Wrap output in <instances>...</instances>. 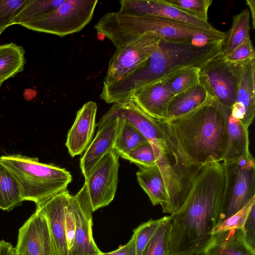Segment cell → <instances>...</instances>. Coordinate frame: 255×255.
Returning <instances> with one entry per match:
<instances>
[{"label":"cell","instance_id":"484cf974","mask_svg":"<svg viewBox=\"0 0 255 255\" xmlns=\"http://www.w3.org/2000/svg\"><path fill=\"white\" fill-rule=\"evenodd\" d=\"M250 16L246 8L233 17L231 28L226 33L222 49L224 56L230 53L239 45L250 38Z\"/></svg>","mask_w":255,"mask_h":255},{"label":"cell","instance_id":"ac0fdd59","mask_svg":"<svg viewBox=\"0 0 255 255\" xmlns=\"http://www.w3.org/2000/svg\"><path fill=\"white\" fill-rule=\"evenodd\" d=\"M97 111L96 103L89 101L77 112L65 143L72 157L82 154L91 142L96 125Z\"/></svg>","mask_w":255,"mask_h":255},{"label":"cell","instance_id":"8fae6325","mask_svg":"<svg viewBox=\"0 0 255 255\" xmlns=\"http://www.w3.org/2000/svg\"><path fill=\"white\" fill-rule=\"evenodd\" d=\"M75 230L73 244L69 255H101L93 235L92 210L85 185L69 199Z\"/></svg>","mask_w":255,"mask_h":255},{"label":"cell","instance_id":"e0dca14e","mask_svg":"<svg viewBox=\"0 0 255 255\" xmlns=\"http://www.w3.org/2000/svg\"><path fill=\"white\" fill-rule=\"evenodd\" d=\"M106 115L121 118L138 129L150 142L165 140L158 120L142 111L131 99L114 103Z\"/></svg>","mask_w":255,"mask_h":255},{"label":"cell","instance_id":"5b68a950","mask_svg":"<svg viewBox=\"0 0 255 255\" xmlns=\"http://www.w3.org/2000/svg\"><path fill=\"white\" fill-rule=\"evenodd\" d=\"M0 161L17 180L24 201L35 204L67 189L72 179L65 169L41 163L37 157L9 154L1 156Z\"/></svg>","mask_w":255,"mask_h":255},{"label":"cell","instance_id":"3957f363","mask_svg":"<svg viewBox=\"0 0 255 255\" xmlns=\"http://www.w3.org/2000/svg\"><path fill=\"white\" fill-rule=\"evenodd\" d=\"M224 40L203 47L161 39L158 47L139 68L123 78L103 85L101 98L115 103L131 98L135 91L181 69L201 68L222 52Z\"/></svg>","mask_w":255,"mask_h":255},{"label":"cell","instance_id":"f1b7e54d","mask_svg":"<svg viewBox=\"0 0 255 255\" xmlns=\"http://www.w3.org/2000/svg\"><path fill=\"white\" fill-rule=\"evenodd\" d=\"M65 0H27L15 17L12 24L20 25L47 13Z\"/></svg>","mask_w":255,"mask_h":255},{"label":"cell","instance_id":"1f68e13d","mask_svg":"<svg viewBox=\"0 0 255 255\" xmlns=\"http://www.w3.org/2000/svg\"><path fill=\"white\" fill-rule=\"evenodd\" d=\"M120 156L135 164L138 167H150L156 165L157 160L155 149L149 141Z\"/></svg>","mask_w":255,"mask_h":255},{"label":"cell","instance_id":"603a6c76","mask_svg":"<svg viewBox=\"0 0 255 255\" xmlns=\"http://www.w3.org/2000/svg\"><path fill=\"white\" fill-rule=\"evenodd\" d=\"M136 176L138 183L153 205H160L164 213L168 199L165 185L157 166L139 167Z\"/></svg>","mask_w":255,"mask_h":255},{"label":"cell","instance_id":"2e32d148","mask_svg":"<svg viewBox=\"0 0 255 255\" xmlns=\"http://www.w3.org/2000/svg\"><path fill=\"white\" fill-rule=\"evenodd\" d=\"M120 119L106 114L96 125L98 130L80 159V167L84 177L114 146L118 134Z\"/></svg>","mask_w":255,"mask_h":255},{"label":"cell","instance_id":"44dd1931","mask_svg":"<svg viewBox=\"0 0 255 255\" xmlns=\"http://www.w3.org/2000/svg\"><path fill=\"white\" fill-rule=\"evenodd\" d=\"M206 255H255V250L247 242L242 229H231L214 234L205 251Z\"/></svg>","mask_w":255,"mask_h":255},{"label":"cell","instance_id":"6da1fadb","mask_svg":"<svg viewBox=\"0 0 255 255\" xmlns=\"http://www.w3.org/2000/svg\"><path fill=\"white\" fill-rule=\"evenodd\" d=\"M225 182L222 162L201 167L185 202L170 216L169 255L205 252L222 222Z\"/></svg>","mask_w":255,"mask_h":255},{"label":"cell","instance_id":"ffe728a7","mask_svg":"<svg viewBox=\"0 0 255 255\" xmlns=\"http://www.w3.org/2000/svg\"><path fill=\"white\" fill-rule=\"evenodd\" d=\"M219 104L226 118L227 124V145L222 161L226 163L238 159L250 153L249 128L239 120L232 116L231 108L220 103Z\"/></svg>","mask_w":255,"mask_h":255},{"label":"cell","instance_id":"8992f818","mask_svg":"<svg viewBox=\"0 0 255 255\" xmlns=\"http://www.w3.org/2000/svg\"><path fill=\"white\" fill-rule=\"evenodd\" d=\"M97 0H65L55 9L20 25L63 37L81 30L91 20Z\"/></svg>","mask_w":255,"mask_h":255},{"label":"cell","instance_id":"7bdbcfd3","mask_svg":"<svg viewBox=\"0 0 255 255\" xmlns=\"http://www.w3.org/2000/svg\"><path fill=\"white\" fill-rule=\"evenodd\" d=\"M9 255H20L18 253H17L15 249V248L12 247L11 250L10 251Z\"/></svg>","mask_w":255,"mask_h":255},{"label":"cell","instance_id":"52a82bcc","mask_svg":"<svg viewBox=\"0 0 255 255\" xmlns=\"http://www.w3.org/2000/svg\"><path fill=\"white\" fill-rule=\"evenodd\" d=\"M223 164L226 182L222 222L240 211L255 196V161L251 153Z\"/></svg>","mask_w":255,"mask_h":255},{"label":"cell","instance_id":"30bf717a","mask_svg":"<svg viewBox=\"0 0 255 255\" xmlns=\"http://www.w3.org/2000/svg\"><path fill=\"white\" fill-rule=\"evenodd\" d=\"M161 39L155 33L148 32L117 48L110 60L104 84L116 82L139 68L157 49Z\"/></svg>","mask_w":255,"mask_h":255},{"label":"cell","instance_id":"4dcf8cb0","mask_svg":"<svg viewBox=\"0 0 255 255\" xmlns=\"http://www.w3.org/2000/svg\"><path fill=\"white\" fill-rule=\"evenodd\" d=\"M195 17L208 21V11L212 0H164Z\"/></svg>","mask_w":255,"mask_h":255},{"label":"cell","instance_id":"d6a6232c","mask_svg":"<svg viewBox=\"0 0 255 255\" xmlns=\"http://www.w3.org/2000/svg\"><path fill=\"white\" fill-rule=\"evenodd\" d=\"M162 218L150 219L136 227L133 232L135 234V249L136 255H142L147 243L155 233Z\"/></svg>","mask_w":255,"mask_h":255},{"label":"cell","instance_id":"277c9868","mask_svg":"<svg viewBox=\"0 0 255 255\" xmlns=\"http://www.w3.org/2000/svg\"><path fill=\"white\" fill-rule=\"evenodd\" d=\"M98 33L108 38L116 48L152 32L161 39L190 43L193 35L208 29L176 20L153 15H134L119 11L104 15L94 26Z\"/></svg>","mask_w":255,"mask_h":255},{"label":"cell","instance_id":"d6986e66","mask_svg":"<svg viewBox=\"0 0 255 255\" xmlns=\"http://www.w3.org/2000/svg\"><path fill=\"white\" fill-rule=\"evenodd\" d=\"M173 97L161 79L134 91L130 99L147 115L155 120L163 121L166 119L168 105Z\"/></svg>","mask_w":255,"mask_h":255},{"label":"cell","instance_id":"74e56055","mask_svg":"<svg viewBox=\"0 0 255 255\" xmlns=\"http://www.w3.org/2000/svg\"><path fill=\"white\" fill-rule=\"evenodd\" d=\"M65 223L67 241L69 252L73 244L75 230L74 218L69 201L66 210Z\"/></svg>","mask_w":255,"mask_h":255},{"label":"cell","instance_id":"f546056e","mask_svg":"<svg viewBox=\"0 0 255 255\" xmlns=\"http://www.w3.org/2000/svg\"><path fill=\"white\" fill-rule=\"evenodd\" d=\"M170 216L162 220L145 248L142 255H169Z\"/></svg>","mask_w":255,"mask_h":255},{"label":"cell","instance_id":"e575fe53","mask_svg":"<svg viewBox=\"0 0 255 255\" xmlns=\"http://www.w3.org/2000/svg\"><path fill=\"white\" fill-rule=\"evenodd\" d=\"M255 203V196L253 197L247 204L240 211L223 221L214 230L213 235L221 231L231 229H243L244 224L254 204Z\"/></svg>","mask_w":255,"mask_h":255},{"label":"cell","instance_id":"60d3db41","mask_svg":"<svg viewBox=\"0 0 255 255\" xmlns=\"http://www.w3.org/2000/svg\"><path fill=\"white\" fill-rule=\"evenodd\" d=\"M246 2L251 11L252 28L253 29H254L255 27V1L254 0H247Z\"/></svg>","mask_w":255,"mask_h":255},{"label":"cell","instance_id":"ee69618b","mask_svg":"<svg viewBox=\"0 0 255 255\" xmlns=\"http://www.w3.org/2000/svg\"><path fill=\"white\" fill-rule=\"evenodd\" d=\"M206 255L205 252L201 253H197L194 254H190V255Z\"/></svg>","mask_w":255,"mask_h":255},{"label":"cell","instance_id":"7c38bea8","mask_svg":"<svg viewBox=\"0 0 255 255\" xmlns=\"http://www.w3.org/2000/svg\"><path fill=\"white\" fill-rule=\"evenodd\" d=\"M15 249L20 255H55L47 219L38 211L19 229Z\"/></svg>","mask_w":255,"mask_h":255},{"label":"cell","instance_id":"ba28073f","mask_svg":"<svg viewBox=\"0 0 255 255\" xmlns=\"http://www.w3.org/2000/svg\"><path fill=\"white\" fill-rule=\"evenodd\" d=\"M238 74V64L226 61L222 52L200 69L199 83L212 98L231 108L236 100Z\"/></svg>","mask_w":255,"mask_h":255},{"label":"cell","instance_id":"9a60e30c","mask_svg":"<svg viewBox=\"0 0 255 255\" xmlns=\"http://www.w3.org/2000/svg\"><path fill=\"white\" fill-rule=\"evenodd\" d=\"M235 63L238 66L239 81L231 114L249 128L255 115V59Z\"/></svg>","mask_w":255,"mask_h":255},{"label":"cell","instance_id":"4fadbf2b","mask_svg":"<svg viewBox=\"0 0 255 255\" xmlns=\"http://www.w3.org/2000/svg\"><path fill=\"white\" fill-rule=\"evenodd\" d=\"M71 195L66 189L36 204V209L46 218L55 255H69L65 215Z\"/></svg>","mask_w":255,"mask_h":255},{"label":"cell","instance_id":"cb8c5ba5","mask_svg":"<svg viewBox=\"0 0 255 255\" xmlns=\"http://www.w3.org/2000/svg\"><path fill=\"white\" fill-rule=\"evenodd\" d=\"M24 48L13 42L0 45V89L3 83L24 70Z\"/></svg>","mask_w":255,"mask_h":255},{"label":"cell","instance_id":"f35d334b","mask_svg":"<svg viewBox=\"0 0 255 255\" xmlns=\"http://www.w3.org/2000/svg\"><path fill=\"white\" fill-rule=\"evenodd\" d=\"M101 255H136L135 249V234H133L129 241L118 249L109 253H102Z\"/></svg>","mask_w":255,"mask_h":255},{"label":"cell","instance_id":"83f0119b","mask_svg":"<svg viewBox=\"0 0 255 255\" xmlns=\"http://www.w3.org/2000/svg\"><path fill=\"white\" fill-rule=\"evenodd\" d=\"M200 68L188 67L181 69L162 79L169 91L175 96L199 83Z\"/></svg>","mask_w":255,"mask_h":255},{"label":"cell","instance_id":"d590c367","mask_svg":"<svg viewBox=\"0 0 255 255\" xmlns=\"http://www.w3.org/2000/svg\"><path fill=\"white\" fill-rule=\"evenodd\" d=\"M224 58L226 61L231 63L255 59V51L251 38L237 46Z\"/></svg>","mask_w":255,"mask_h":255},{"label":"cell","instance_id":"836d02e7","mask_svg":"<svg viewBox=\"0 0 255 255\" xmlns=\"http://www.w3.org/2000/svg\"><path fill=\"white\" fill-rule=\"evenodd\" d=\"M27 0H0V35L13 25L15 16Z\"/></svg>","mask_w":255,"mask_h":255},{"label":"cell","instance_id":"7a4b0ae2","mask_svg":"<svg viewBox=\"0 0 255 255\" xmlns=\"http://www.w3.org/2000/svg\"><path fill=\"white\" fill-rule=\"evenodd\" d=\"M158 123L166 143L183 166L199 169L223 161L227 124L219 103L213 98L185 115Z\"/></svg>","mask_w":255,"mask_h":255},{"label":"cell","instance_id":"9c48e42d","mask_svg":"<svg viewBox=\"0 0 255 255\" xmlns=\"http://www.w3.org/2000/svg\"><path fill=\"white\" fill-rule=\"evenodd\" d=\"M119 154L110 150L85 177L84 185L94 212L114 200L118 183Z\"/></svg>","mask_w":255,"mask_h":255},{"label":"cell","instance_id":"ab89813d","mask_svg":"<svg viewBox=\"0 0 255 255\" xmlns=\"http://www.w3.org/2000/svg\"><path fill=\"white\" fill-rule=\"evenodd\" d=\"M13 246L10 243L4 240L0 241V255H9L10 251Z\"/></svg>","mask_w":255,"mask_h":255},{"label":"cell","instance_id":"d4e9b609","mask_svg":"<svg viewBox=\"0 0 255 255\" xmlns=\"http://www.w3.org/2000/svg\"><path fill=\"white\" fill-rule=\"evenodd\" d=\"M23 201L17 180L0 161V209L9 212L20 206Z\"/></svg>","mask_w":255,"mask_h":255},{"label":"cell","instance_id":"b9f144b4","mask_svg":"<svg viewBox=\"0 0 255 255\" xmlns=\"http://www.w3.org/2000/svg\"><path fill=\"white\" fill-rule=\"evenodd\" d=\"M36 92L30 89H25L23 93V97L26 100H31L35 98Z\"/></svg>","mask_w":255,"mask_h":255},{"label":"cell","instance_id":"5bb4252c","mask_svg":"<svg viewBox=\"0 0 255 255\" xmlns=\"http://www.w3.org/2000/svg\"><path fill=\"white\" fill-rule=\"evenodd\" d=\"M119 12L134 15L160 16L185 22L208 30H214L208 21L195 17L164 0H122Z\"/></svg>","mask_w":255,"mask_h":255},{"label":"cell","instance_id":"4316f807","mask_svg":"<svg viewBox=\"0 0 255 255\" xmlns=\"http://www.w3.org/2000/svg\"><path fill=\"white\" fill-rule=\"evenodd\" d=\"M120 119L119 130L114 149L120 156L149 141L130 123L121 118Z\"/></svg>","mask_w":255,"mask_h":255},{"label":"cell","instance_id":"8d00e7d4","mask_svg":"<svg viewBox=\"0 0 255 255\" xmlns=\"http://www.w3.org/2000/svg\"><path fill=\"white\" fill-rule=\"evenodd\" d=\"M255 203L254 204L250 211L243 230L245 239L248 244L255 250Z\"/></svg>","mask_w":255,"mask_h":255},{"label":"cell","instance_id":"7402d4cb","mask_svg":"<svg viewBox=\"0 0 255 255\" xmlns=\"http://www.w3.org/2000/svg\"><path fill=\"white\" fill-rule=\"evenodd\" d=\"M211 98L206 89L199 83L174 96L168 105L165 120L185 115L204 104Z\"/></svg>","mask_w":255,"mask_h":255}]
</instances>
